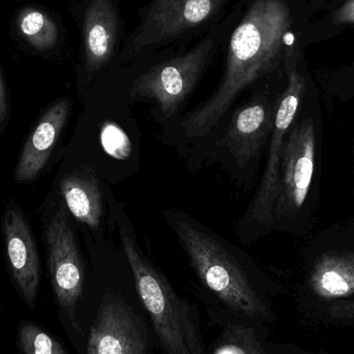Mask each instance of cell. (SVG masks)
Instances as JSON below:
<instances>
[{
    "label": "cell",
    "instance_id": "cell-16",
    "mask_svg": "<svg viewBox=\"0 0 354 354\" xmlns=\"http://www.w3.org/2000/svg\"><path fill=\"white\" fill-rule=\"evenodd\" d=\"M19 28L24 39L37 50L53 49L59 31L51 17L37 8H25L19 17Z\"/></svg>",
    "mask_w": 354,
    "mask_h": 354
},
{
    "label": "cell",
    "instance_id": "cell-1",
    "mask_svg": "<svg viewBox=\"0 0 354 354\" xmlns=\"http://www.w3.org/2000/svg\"><path fill=\"white\" fill-rule=\"evenodd\" d=\"M241 16L225 44L222 80L209 99L183 124L187 138L205 136L248 87L272 74L295 39L288 0H241Z\"/></svg>",
    "mask_w": 354,
    "mask_h": 354
},
{
    "label": "cell",
    "instance_id": "cell-5",
    "mask_svg": "<svg viewBox=\"0 0 354 354\" xmlns=\"http://www.w3.org/2000/svg\"><path fill=\"white\" fill-rule=\"evenodd\" d=\"M122 248L134 276L139 297L166 354H204V345L185 299L141 254L128 229L122 226Z\"/></svg>",
    "mask_w": 354,
    "mask_h": 354
},
{
    "label": "cell",
    "instance_id": "cell-18",
    "mask_svg": "<svg viewBox=\"0 0 354 354\" xmlns=\"http://www.w3.org/2000/svg\"><path fill=\"white\" fill-rule=\"evenodd\" d=\"M17 346L21 354H68L57 338L31 322L19 326Z\"/></svg>",
    "mask_w": 354,
    "mask_h": 354
},
{
    "label": "cell",
    "instance_id": "cell-14",
    "mask_svg": "<svg viewBox=\"0 0 354 354\" xmlns=\"http://www.w3.org/2000/svg\"><path fill=\"white\" fill-rule=\"evenodd\" d=\"M314 295L324 301L345 299L354 293V253L320 256L309 274Z\"/></svg>",
    "mask_w": 354,
    "mask_h": 354
},
{
    "label": "cell",
    "instance_id": "cell-6",
    "mask_svg": "<svg viewBox=\"0 0 354 354\" xmlns=\"http://www.w3.org/2000/svg\"><path fill=\"white\" fill-rule=\"evenodd\" d=\"M299 58L301 52L299 41H295L285 50L283 64L288 82L277 104L266 168L257 193L247 214V218H249L251 222L260 226H270L272 224V210L278 193L283 147L287 133L295 124V116L305 93L306 80L303 73L299 71Z\"/></svg>",
    "mask_w": 354,
    "mask_h": 354
},
{
    "label": "cell",
    "instance_id": "cell-15",
    "mask_svg": "<svg viewBox=\"0 0 354 354\" xmlns=\"http://www.w3.org/2000/svg\"><path fill=\"white\" fill-rule=\"evenodd\" d=\"M60 191L66 207L77 221L93 229L100 226L103 199L95 174L86 170L71 172L62 179Z\"/></svg>",
    "mask_w": 354,
    "mask_h": 354
},
{
    "label": "cell",
    "instance_id": "cell-20",
    "mask_svg": "<svg viewBox=\"0 0 354 354\" xmlns=\"http://www.w3.org/2000/svg\"><path fill=\"white\" fill-rule=\"evenodd\" d=\"M10 118V109H8V93H6V85L0 72V133L3 132L6 124Z\"/></svg>",
    "mask_w": 354,
    "mask_h": 354
},
{
    "label": "cell",
    "instance_id": "cell-19",
    "mask_svg": "<svg viewBox=\"0 0 354 354\" xmlns=\"http://www.w3.org/2000/svg\"><path fill=\"white\" fill-rule=\"evenodd\" d=\"M328 316L333 322L346 324H354V299L337 301L334 305L330 306Z\"/></svg>",
    "mask_w": 354,
    "mask_h": 354
},
{
    "label": "cell",
    "instance_id": "cell-12",
    "mask_svg": "<svg viewBox=\"0 0 354 354\" xmlns=\"http://www.w3.org/2000/svg\"><path fill=\"white\" fill-rule=\"evenodd\" d=\"M277 104L272 103L264 93H259L233 114L220 147L239 167L251 163L268 142Z\"/></svg>",
    "mask_w": 354,
    "mask_h": 354
},
{
    "label": "cell",
    "instance_id": "cell-9",
    "mask_svg": "<svg viewBox=\"0 0 354 354\" xmlns=\"http://www.w3.org/2000/svg\"><path fill=\"white\" fill-rule=\"evenodd\" d=\"M120 0H83L80 26L83 68L87 79L108 73L126 39Z\"/></svg>",
    "mask_w": 354,
    "mask_h": 354
},
{
    "label": "cell",
    "instance_id": "cell-3",
    "mask_svg": "<svg viewBox=\"0 0 354 354\" xmlns=\"http://www.w3.org/2000/svg\"><path fill=\"white\" fill-rule=\"evenodd\" d=\"M236 0H149L127 35L109 72L170 48L185 47L209 32ZM107 73V74H108Z\"/></svg>",
    "mask_w": 354,
    "mask_h": 354
},
{
    "label": "cell",
    "instance_id": "cell-7",
    "mask_svg": "<svg viewBox=\"0 0 354 354\" xmlns=\"http://www.w3.org/2000/svg\"><path fill=\"white\" fill-rule=\"evenodd\" d=\"M46 251L50 280L60 315L79 332L77 309L84 286V266L62 206L46 227Z\"/></svg>",
    "mask_w": 354,
    "mask_h": 354
},
{
    "label": "cell",
    "instance_id": "cell-22",
    "mask_svg": "<svg viewBox=\"0 0 354 354\" xmlns=\"http://www.w3.org/2000/svg\"><path fill=\"white\" fill-rule=\"evenodd\" d=\"M268 351H270V354H284V353H281L280 349L272 348V347H268ZM299 354H309V353H301Z\"/></svg>",
    "mask_w": 354,
    "mask_h": 354
},
{
    "label": "cell",
    "instance_id": "cell-10",
    "mask_svg": "<svg viewBox=\"0 0 354 354\" xmlns=\"http://www.w3.org/2000/svg\"><path fill=\"white\" fill-rule=\"evenodd\" d=\"M86 354H149L145 322L120 295L109 293L100 304Z\"/></svg>",
    "mask_w": 354,
    "mask_h": 354
},
{
    "label": "cell",
    "instance_id": "cell-11",
    "mask_svg": "<svg viewBox=\"0 0 354 354\" xmlns=\"http://www.w3.org/2000/svg\"><path fill=\"white\" fill-rule=\"evenodd\" d=\"M3 233L12 282L27 307L35 310L41 285V261L26 216L14 201L4 208Z\"/></svg>",
    "mask_w": 354,
    "mask_h": 354
},
{
    "label": "cell",
    "instance_id": "cell-8",
    "mask_svg": "<svg viewBox=\"0 0 354 354\" xmlns=\"http://www.w3.org/2000/svg\"><path fill=\"white\" fill-rule=\"evenodd\" d=\"M315 156L313 118H305L291 126L285 139L272 223L293 218L303 208L313 181Z\"/></svg>",
    "mask_w": 354,
    "mask_h": 354
},
{
    "label": "cell",
    "instance_id": "cell-21",
    "mask_svg": "<svg viewBox=\"0 0 354 354\" xmlns=\"http://www.w3.org/2000/svg\"><path fill=\"white\" fill-rule=\"evenodd\" d=\"M334 22L337 24H354V0L345 2L335 12Z\"/></svg>",
    "mask_w": 354,
    "mask_h": 354
},
{
    "label": "cell",
    "instance_id": "cell-4",
    "mask_svg": "<svg viewBox=\"0 0 354 354\" xmlns=\"http://www.w3.org/2000/svg\"><path fill=\"white\" fill-rule=\"evenodd\" d=\"M170 225L194 270L210 292L239 315L253 320L266 315V305L247 272L216 236L183 214H171Z\"/></svg>",
    "mask_w": 354,
    "mask_h": 354
},
{
    "label": "cell",
    "instance_id": "cell-13",
    "mask_svg": "<svg viewBox=\"0 0 354 354\" xmlns=\"http://www.w3.org/2000/svg\"><path fill=\"white\" fill-rule=\"evenodd\" d=\"M68 112L70 102L62 99L41 116L23 147L15 168L14 180L17 183H31L43 171L66 126Z\"/></svg>",
    "mask_w": 354,
    "mask_h": 354
},
{
    "label": "cell",
    "instance_id": "cell-17",
    "mask_svg": "<svg viewBox=\"0 0 354 354\" xmlns=\"http://www.w3.org/2000/svg\"><path fill=\"white\" fill-rule=\"evenodd\" d=\"M214 354H270V351L251 326L233 324L221 335Z\"/></svg>",
    "mask_w": 354,
    "mask_h": 354
},
{
    "label": "cell",
    "instance_id": "cell-2",
    "mask_svg": "<svg viewBox=\"0 0 354 354\" xmlns=\"http://www.w3.org/2000/svg\"><path fill=\"white\" fill-rule=\"evenodd\" d=\"M241 10L243 1L236 0L220 24L189 49L170 48L127 64L137 71L129 91L131 99L153 101L164 118H171L197 86L218 51L224 49Z\"/></svg>",
    "mask_w": 354,
    "mask_h": 354
}]
</instances>
